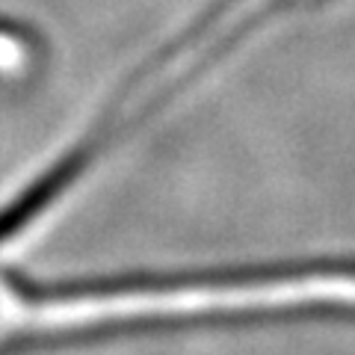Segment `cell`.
<instances>
[{
    "label": "cell",
    "instance_id": "1",
    "mask_svg": "<svg viewBox=\"0 0 355 355\" xmlns=\"http://www.w3.org/2000/svg\"><path fill=\"white\" fill-rule=\"evenodd\" d=\"M308 302L355 305V275H302V279L240 284V287H172V291H119L36 299L48 326H89L133 317L219 314V311H270Z\"/></svg>",
    "mask_w": 355,
    "mask_h": 355
}]
</instances>
